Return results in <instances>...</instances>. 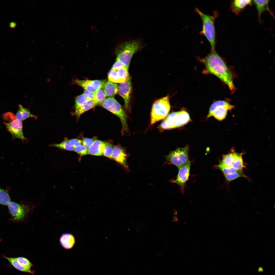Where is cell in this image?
Returning a JSON list of instances; mask_svg holds the SVG:
<instances>
[{"instance_id":"6da1fadb","label":"cell","mask_w":275,"mask_h":275,"mask_svg":"<svg viewBox=\"0 0 275 275\" xmlns=\"http://www.w3.org/2000/svg\"><path fill=\"white\" fill-rule=\"evenodd\" d=\"M204 64V72L213 74L221 80L233 93L235 89L231 73L215 49H211L205 57L200 59Z\"/></svg>"},{"instance_id":"7a4b0ae2","label":"cell","mask_w":275,"mask_h":275,"mask_svg":"<svg viewBox=\"0 0 275 275\" xmlns=\"http://www.w3.org/2000/svg\"><path fill=\"white\" fill-rule=\"evenodd\" d=\"M144 46L142 42L139 39L123 43L119 45L116 49V60L123 63L129 68L133 56Z\"/></svg>"},{"instance_id":"3957f363","label":"cell","mask_w":275,"mask_h":275,"mask_svg":"<svg viewBox=\"0 0 275 275\" xmlns=\"http://www.w3.org/2000/svg\"><path fill=\"white\" fill-rule=\"evenodd\" d=\"M195 10L200 16L202 21V29L200 34L203 35L206 37L210 45L211 49H215L216 36L214 21L218 16L217 12L214 11L213 15H211L202 12L197 8Z\"/></svg>"},{"instance_id":"277c9868","label":"cell","mask_w":275,"mask_h":275,"mask_svg":"<svg viewBox=\"0 0 275 275\" xmlns=\"http://www.w3.org/2000/svg\"><path fill=\"white\" fill-rule=\"evenodd\" d=\"M190 120L189 114L185 110L172 112L162 122L158 128L163 130L178 128L187 124Z\"/></svg>"},{"instance_id":"5b68a950","label":"cell","mask_w":275,"mask_h":275,"mask_svg":"<svg viewBox=\"0 0 275 275\" xmlns=\"http://www.w3.org/2000/svg\"><path fill=\"white\" fill-rule=\"evenodd\" d=\"M170 109L169 96L156 100L153 103L151 113L150 125L166 118Z\"/></svg>"},{"instance_id":"8992f818","label":"cell","mask_w":275,"mask_h":275,"mask_svg":"<svg viewBox=\"0 0 275 275\" xmlns=\"http://www.w3.org/2000/svg\"><path fill=\"white\" fill-rule=\"evenodd\" d=\"M100 105L119 118L122 125V133L128 131V128L126 113L120 104L114 98L111 97L106 98Z\"/></svg>"},{"instance_id":"52a82bcc","label":"cell","mask_w":275,"mask_h":275,"mask_svg":"<svg viewBox=\"0 0 275 275\" xmlns=\"http://www.w3.org/2000/svg\"><path fill=\"white\" fill-rule=\"evenodd\" d=\"M188 146L183 148H178L171 152L166 156V160L164 163L173 164L179 168L186 164L189 160Z\"/></svg>"},{"instance_id":"ba28073f","label":"cell","mask_w":275,"mask_h":275,"mask_svg":"<svg viewBox=\"0 0 275 275\" xmlns=\"http://www.w3.org/2000/svg\"><path fill=\"white\" fill-rule=\"evenodd\" d=\"M4 118L8 119V122H4L8 131L14 137L24 140L26 139L23 132L22 122V121L17 119L13 114L11 113H6Z\"/></svg>"},{"instance_id":"9c48e42d","label":"cell","mask_w":275,"mask_h":275,"mask_svg":"<svg viewBox=\"0 0 275 275\" xmlns=\"http://www.w3.org/2000/svg\"><path fill=\"white\" fill-rule=\"evenodd\" d=\"M234 107L233 105L226 101H217L211 105L207 117L213 116L218 120H222L226 118L228 111Z\"/></svg>"},{"instance_id":"30bf717a","label":"cell","mask_w":275,"mask_h":275,"mask_svg":"<svg viewBox=\"0 0 275 275\" xmlns=\"http://www.w3.org/2000/svg\"><path fill=\"white\" fill-rule=\"evenodd\" d=\"M7 205L12 219L15 222L24 220L29 211V208L27 205L13 201H10Z\"/></svg>"},{"instance_id":"8fae6325","label":"cell","mask_w":275,"mask_h":275,"mask_svg":"<svg viewBox=\"0 0 275 275\" xmlns=\"http://www.w3.org/2000/svg\"><path fill=\"white\" fill-rule=\"evenodd\" d=\"M191 165V162L189 160L178 169V173L175 179H172L170 181L171 183H175L180 186L182 194L184 193L185 186L188 180Z\"/></svg>"},{"instance_id":"7c38bea8","label":"cell","mask_w":275,"mask_h":275,"mask_svg":"<svg viewBox=\"0 0 275 275\" xmlns=\"http://www.w3.org/2000/svg\"><path fill=\"white\" fill-rule=\"evenodd\" d=\"M105 80H81L77 79H73L74 84L78 85L85 90L95 92L102 87L106 83Z\"/></svg>"},{"instance_id":"4fadbf2b","label":"cell","mask_w":275,"mask_h":275,"mask_svg":"<svg viewBox=\"0 0 275 275\" xmlns=\"http://www.w3.org/2000/svg\"><path fill=\"white\" fill-rule=\"evenodd\" d=\"M132 91L131 78L129 75L126 81L121 83L118 86V93L124 101L126 108L129 109L131 94Z\"/></svg>"},{"instance_id":"5bb4252c","label":"cell","mask_w":275,"mask_h":275,"mask_svg":"<svg viewBox=\"0 0 275 275\" xmlns=\"http://www.w3.org/2000/svg\"><path fill=\"white\" fill-rule=\"evenodd\" d=\"M127 155L125 149L120 145L114 146L112 155V159L122 165L124 167L128 169L127 159Z\"/></svg>"},{"instance_id":"9a60e30c","label":"cell","mask_w":275,"mask_h":275,"mask_svg":"<svg viewBox=\"0 0 275 275\" xmlns=\"http://www.w3.org/2000/svg\"><path fill=\"white\" fill-rule=\"evenodd\" d=\"M257 9L259 21L261 22V16L264 11H267L273 17H274L273 12L269 7V0H253L252 1Z\"/></svg>"},{"instance_id":"2e32d148","label":"cell","mask_w":275,"mask_h":275,"mask_svg":"<svg viewBox=\"0 0 275 275\" xmlns=\"http://www.w3.org/2000/svg\"><path fill=\"white\" fill-rule=\"evenodd\" d=\"M106 143L99 140H94L91 145L88 148L89 154L97 156L103 155Z\"/></svg>"},{"instance_id":"e0dca14e","label":"cell","mask_w":275,"mask_h":275,"mask_svg":"<svg viewBox=\"0 0 275 275\" xmlns=\"http://www.w3.org/2000/svg\"><path fill=\"white\" fill-rule=\"evenodd\" d=\"M252 4V1L250 0H235L232 1L230 8L232 12L238 15L243 10L245 7Z\"/></svg>"},{"instance_id":"ac0fdd59","label":"cell","mask_w":275,"mask_h":275,"mask_svg":"<svg viewBox=\"0 0 275 275\" xmlns=\"http://www.w3.org/2000/svg\"><path fill=\"white\" fill-rule=\"evenodd\" d=\"M59 240L61 246L67 249L72 248L75 242L74 236L72 234L69 233L63 234L60 237Z\"/></svg>"},{"instance_id":"d6986e66","label":"cell","mask_w":275,"mask_h":275,"mask_svg":"<svg viewBox=\"0 0 275 275\" xmlns=\"http://www.w3.org/2000/svg\"><path fill=\"white\" fill-rule=\"evenodd\" d=\"M119 85L108 80L103 86V89L107 97H112L117 93Z\"/></svg>"},{"instance_id":"ffe728a7","label":"cell","mask_w":275,"mask_h":275,"mask_svg":"<svg viewBox=\"0 0 275 275\" xmlns=\"http://www.w3.org/2000/svg\"><path fill=\"white\" fill-rule=\"evenodd\" d=\"M3 257L8 260L10 264L17 270L22 272L29 273L32 274L34 273V271L32 270L31 268L24 266L21 264L16 257H8L4 255H3Z\"/></svg>"},{"instance_id":"44dd1931","label":"cell","mask_w":275,"mask_h":275,"mask_svg":"<svg viewBox=\"0 0 275 275\" xmlns=\"http://www.w3.org/2000/svg\"><path fill=\"white\" fill-rule=\"evenodd\" d=\"M16 118L20 120H23L30 117L36 118V116L32 114L28 109L21 105H19L18 111L16 116Z\"/></svg>"},{"instance_id":"7402d4cb","label":"cell","mask_w":275,"mask_h":275,"mask_svg":"<svg viewBox=\"0 0 275 275\" xmlns=\"http://www.w3.org/2000/svg\"><path fill=\"white\" fill-rule=\"evenodd\" d=\"M97 105L95 102L93 100H90L85 104L78 109H75L73 113L74 115L78 118L80 115L84 113L92 108Z\"/></svg>"},{"instance_id":"603a6c76","label":"cell","mask_w":275,"mask_h":275,"mask_svg":"<svg viewBox=\"0 0 275 275\" xmlns=\"http://www.w3.org/2000/svg\"><path fill=\"white\" fill-rule=\"evenodd\" d=\"M238 153L233 152L224 155L223 157L221 162L224 165L231 166L237 157Z\"/></svg>"},{"instance_id":"cb8c5ba5","label":"cell","mask_w":275,"mask_h":275,"mask_svg":"<svg viewBox=\"0 0 275 275\" xmlns=\"http://www.w3.org/2000/svg\"><path fill=\"white\" fill-rule=\"evenodd\" d=\"M106 97L103 86L95 92V98L94 101L97 105L100 104L106 99Z\"/></svg>"},{"instance_id":"d4e9b609","label":"cell","mask_w":275,"mask_h":275,"mask_svg":"<svg viewBox=\"0 0 275 275\" xmlns=\"http://www.w3.org/2000/svg\"><path fill=\"white\" fill-rule=\"evenodd\" d=\"M50 146L70 151H74L75 148L71 145L68 141V140L66 138L60 143L52 144L50 145Z\"/></svg>"},{"instance_id":"484cf974","label":"cell","mask_w":275,"mask_h":275,"mask_svg":"<svg viewBox=\"0 0 275 275\" xmlns=\"http://www.w3.org/2000/svg\"><path fill=\"white\" fill-rule=\"evenodd\" d=\"M242 157V154H238L231 166L236 169L242 171V170L245 167Z\"/></svg>"},{"instance_id":"4316f807","label":"cell","mask_w":275,"mask_h":275,"mask_svg":"<svg viewBox=\"0 0 275 275\" xmlns=\"http://www.w3.org/2000/svg\"><path fill=\"white\" fill-rule=\"evenodd\" d=\"M215 167L220 170L224 174H228L233 172L242 171L236 169L232 166H228L224 165L220 161L219 164L215 166Z\"/></svg>"},{"instance_id":"83f0119b","label":"cell","mask_w":275,"mask_h":275,"mask_svg":"<svg viewBox=\"0 0 275 275\" xmlns=\"http://www.w3.org/2000/svg\"><path fill=\"white\" fill-rule=\"evenodd\" d=\"M128 69L126 66H123L116 70L117 75L123 82L126 81L129 75Z\"/></svg>"},{"instance_id":"f1b7e54d","label":"cell","mask_w":275,"mask_h":275,"mask_svg":"<svg viewBox=\"0 0 275 275\" xmlns=\"http://www.w3.org/2000/svg\"><path fill=\"white\" fill-rule=\"evenodd\" d=\"M226 180L230 182L238 178L243 177L247 178V176L242 172L240 171L224 174Z\"/></svg>"},{"instance_id":"f546056e","label":"cell","mask_w":275,"mask_h":275,"mask_svg":"<svg viewBox=\"0 0 275 275\" xmlns=\"http://www.w3.org/2000/svg\"><path fill=\"white\" fill-rule=\"evenodd\" d=\"M10 200V197L7 192L0 187V204L7 205Z\"/></svg>"},{"instance_id":"4dcf8cb0","label":"cell","mask_w":275,"mask_h":275,"mask_svg":"<svg viewBox=\"0 0 275 275\" xmlns=\"http://www.w3.org/2000/svg\"><path fill=\"white\" fill-rule=\"evenodd\" d=\"M90 101L83 94L77 96L75 100V108L77 109L86 104L88 101Z\"/></svg>"},{"instance_id":"1f68e13d","label":"cell","mask_w":275,"mask_h":275,"mask_svg":"<svg viewBox=\"0 0 275 275\" xmlns=\"http://www.w3.org/2000/svg\"><path fill=\"white\" fill-rule=\"evenodd\" d=\"M108 77L109 80L114 83H123L119 78L116 70L111 69L108 73Z\"/></svg>"},{"instance_id":"d6a6232c","label":"cell","mask_w":275,"mask_h":275,"mask_svg":"<svg viewBox=\"0 0 275 275\" xmlns=\"http://www.w3.org/2000/svg\"><path fill=\"white\" fill-rule=\"evenodd\" d=\"M146 222L141 220H138L135 223L133 227L134 230L137 232H141L146 228Z\"/></svg>"},{"instance_id":"836d02e7","label":"cell","mask_w":275,"mask_h":275,"mask_svg":"<svg viewBox=\"0 0 275 275\" xmlns=\"http://www.w3.org/2000/svg\"><path fill=\"white\" fill-rule=\"evenodd\" d=\"M114 146L108 143H106L103 152V155L105 156L112 159V155Z\"/></svg>"},{"instance_id":"e575fe53","label":"cell","mask_w":275,"mask_h":275,"mask_svg":"<svg viewBox=\"0 0 275 275\" xmlns=\"http://www.w3.org/2000/svg\"><path fill=\"white\" fill-rule=\"evenodd\" d=\"M74 151L81 156L89 154L88 148L83 144L75 147Z\"/></svg>"},{"instance_id":"d590c367","label":"cell","mask_w":275,"mask_h":275,"mask_svg":"<svg viewBox=\"0 0 275 275\" xmlns=\"http://www.w3.org/2000/svg\"><path fill=\"white\" fill-rule=\"evenodd\" d=\"M19 263L22 265L31 268L33 265L27 258L23 257H16Z\"/></svg>"},{"instance_id":"8d00e7d4","label":"cell","mask_w":275,"mask_h":275,"mask_svg":"<svg viewBox=\"0 0 275 275\" xmlns=\"http://www.w3.org/2000/svg\"><path fill=\"white\" fill-rule=\"evenodd\" d=\"M83 94L89 100L94 101L95 92L85 90Z\"/></svg>"},{"instance_id":"74e56055","label":"cell","mask_w":275,"mask_h":275,"mask_svg":"<svg viewBox=\"0 0 275 275\" xmlns=\"http://www.w3.org/2000/svg\"><path fill=\"white\" fill-rule=\"evenodd\" d=\"M94 141L93 139L87 138H84L81 140L82 144L88 148L91 145Z\"/></svg>"},{"instance_id":"f35d334b","label":"cell","mask_w":275,"mask_h":275,"mask_svg":"<svg viewBox=\"0 0 275 275\" xmlns=\"http://www.w3.org/2000/svg\"><path fill=\"white\" fill-rule=\"evenodd\" d=\"M68 141L71 145L74 148L82 144L81 140L78 139H72L68 140Z\"/></svg>"},{"instance_id":"ab89813d","label":"cell","mask_w":275,"mask_h":275,"mask_svg":"<svg viewBox=\"0 0 275 275\" xmlns=\"http://www.w3.org/2000/svg\"><path fill=\"white\" fill-rule=\"evenodd\" d=\"M123 66H126L122 62L116 60L115 62L112 66L111 69L116 70L118 68Z\"/></svg>"},{"instance_id":"60d3db41","label":"cell","mask_w":275,"mask_h":275,"mask_svg":"<svg viewBox=\"0 0 275 275\" xmlns=\"http://www.w3.org/2000/svg\"><path fill=\"white\" fill-rule=\"evenodd\" d=\"M16 26V24L14 22H11L9 24L10 27L11 28H14Z\"/></svg>"},{"instance_id":"b9f144b4","label":"cell","mask_w":275,"mask_h":275,"mask_svg":"<svg viewBox=\"0 0 275 275\" xmlns=\"http://www.w3.org/2000/svg\"><path fill=\"white\" fill-rule=\"evenodd\" d=\"M133 220H130V224H133Z\"/></svg>"}]
</instances>
